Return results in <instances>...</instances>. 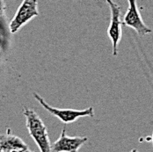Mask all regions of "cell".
Masks as SVG:
<instances>
[{"label":"cell","instance_id":"8992f818","mask_svg":"<svg viewBox=\"0 0 153 152\" xmlns=\"http://www.w3.org/2000/svg\"><path fill=\"white\" fill-rule=\"evenodd\" d=\"M88 141L86 136H69L66 128L62 129L59 138L52 143V152H78V150Z\"/></svg>","mask_w":153,"mask_h":152},{"label":"cell","instance_id":"9c48e42d","mask_svg":"<svg viewBox=\"0 0 153 152\" xmlns=\"http://www.w3.org/2000/svg\"><path fill=\"white\" fill-rule=\"evenodd\" d=\"M129 152H138V151L137 149H133V150H131Z\"/></svg>","mask_w":153,"mask_h":152},{"label":"cell","instance_id":"7a4b0ae2","mask_svg":"<svg viewBox=\"0 0 153 152\" xmlns=\"http://www.w3.org/2000/svg\"><path fill=\"white\" fill-rule=\"evenodd\" d=\"M34 99L41 104V106L47 110L50 114L54 115L55 117L58 118L62 122L65 124L73 123L77 121V119L81 117H93L94 115V109L93 107H90L84 110H76V109H62V108H56L49 106L44 99L40 96L38 93H33Z\"/></svg>","mask_w":153,"mask_h":152},{"label":"cell","instance_id":"5b68a950","mask_svg":"<svg viewBox=\"0 0 153 152\" xmlns=\"http://www.w3.org/2000/svg\"><path fill=\"white\" fill-rule=\"evenodd\" d=\"M128 7L123 18L124 26L128 27L137 32L139 36L152 33V30L144 23L137 7V0H128Z\"/></svg>","mask_w":153,"mask_h":152},{"label":"cell","instance_id":"3957f363","mask_svg":"<svg viewBox=\"0 0 153 152\" xmlns=\"http://www.w3.org/2000/svg\"><path fill=\"white\" fill-rule=\"evenodd\" d=\"M110 8V24L107 28V35L113 46V56H117L118 45L123 36V20L121 19V7L113 0H106Z\"/></svg>","mask_w":153,"mask_h":152},{"label":"cell","instance_id":"30bf717a","mask_svg":"<svg viewBox=\"0 0 153 152\" xmlns=\"http://www.w3.org/2000/svg\"><path fill=\"white\" fill-rule=\"evenodd\" d=\"M150 142H152V146H153V134L152 136V137H151V141Z\"/></svg>","mask_w":153,"mask_h":152},{"label":"cell","instance_id":"6da1fadb","mask_svg":"<svg viewBox=\"0 0 153 152\" xmlns=\"http://www.w3.org/2000/svg\"><path fill=\"white\" fill-rule=\"evenodd\" d=\"M23 114L26 118V124L30 136L38 146L40 152H52L50 139L48 134L46 125L35 111L27 107L23 108Z\"/></svg>","mask_w":153,"mask_h":152},{"label":"cell","instance_id":"277c9868","mask_svg":"<svg viewBox=\"0 0 153 152\" xmlns=\"http://www.w3.org/2000/svg\"><path fill=\"white\" fill-rule=\"evenodd\" d=\"M39 15L37 0H23L10 23V31L14 33L33 18Z\"/></svg>","mask_w":153,"mask_h":152},{"label":"cell","instance_id":"ba28073f","mask_svg":"<svg viewBox=\"0 0 153 152\" xmlns=\"http://www.w3.org/2000/svg\"><path fill=\"white\" fill-rule=\"evenodd\" d=\"M4 9H5V0H0V16L4 14Z\"/></svg>","mask_w":153,"mask_h":152},{"label":"cell","instance_id":"52a82bcc","mask_svg":"<svg viewBox=\"0 0 153 152\" xmlns=\"http://www.w3.org/2000/svg\"><path fill=\"white\" fill-rule=\"evenodd\" d=\"M0 152H39L37 151H31L29 149V147L27 146V143H23L21 145H19V146H16L14 148H11V149H8V150H4V151H2Z\"/></svg>","mask_w":153,"mask_h":152}]
</instances>
